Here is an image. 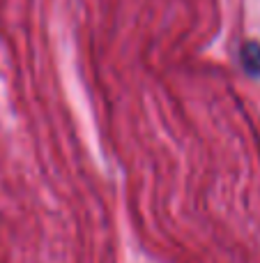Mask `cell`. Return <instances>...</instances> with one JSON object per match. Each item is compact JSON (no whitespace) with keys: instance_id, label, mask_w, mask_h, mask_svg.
Segmentation results:
<instances>
[{"instance_id":"1","label":"cell","mask_w":260,"mask_h":263,"mask_svg":"<svg viewBox=\"0 0 260 263\" xmlns=\"http://www.w3.org/2000/svg\"><path fill=\"white\" fill-rule=\"evenodd\" d=\"M237 58H240V67L247 77L258 79L260 81V42L256 40H247L242 42L237 51Z\"/></svg>"}]
</instances>
